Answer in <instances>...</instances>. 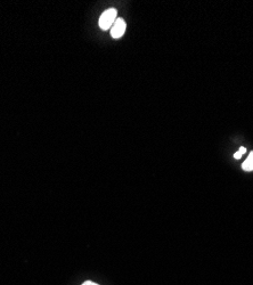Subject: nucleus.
Returning <instances> with one entry per match:
<instances>
[{
	"instance_id": "6",
	"label": "nucleus",
	"mask_w": 253,
	"mask_h": 285,
	"mask_svg": "<svg viewBox=\"0 0 253 285\" xmlns=\"http://www.w3.org/2000/svg\"><path fill=\"white\" fill-rule=\"evenodd\" d=\"M241 155H242V154L240 153V152H236V153L234 154V158H235V159H240Z\"/></svg>"
},
{
	"instance_id": "3",
	"label": "nucleus",
	"mask_w": 253,
	"mask_h": 285,
	"mask_svg": "<svg viewBox=\"0 0 253 285\" xmlns=\"http://www.w3.org/2000/svg\"><path fill=\"white\" fill-rule=\"evenodd\" d=\"M242 169H243L244 171H253V152H251V153L249 154L247 160L243 162V164H242Z\"/></svg>"
},
{
	"instance_id": "1",
	"label": "nucleus",
	"mask_w": 253,
	"mask_h": 285,
	"mask_svg": "<svg viewBox=\"0 0 253 285\" xmlns=\"http://www.w3.org/2000/svg\"><path fill=\"white\" fill-rule=\"evenodd\" d=\"M117 10L114 8L107 9L102 14V16L99 18V27L102 30H109L110 28H112L115 20H117Z\"/></svg>"
},
{
	"instance_id": "5",
	"label": "nucleus",
	"mask_w": 253,
	"mask_h": 285,
	"mask_svg": "<svg viewBox=\"0 0 253 285\" xmlns=\"http://www.w3.org/2000/svg\"><path fill=\"white\" fill-rule=\"evenodd\" d=\"M239 152H240V153H241V154H244V153H245V152H247V150H245V147H243V146H242V147H240V151H239Z\"/></svg>"
},
{
	"instance_id": "2",
	"label": "nucleus",
	"mask_w": 253,
	"mask_h": 285,
	"mask_svg": "<svg viewBox=\"0 0 253 285\" xmlns=\"http://www.w3.org/2000/svg\"><path fill=\"white\" fill-rule=\"evenodd\" d=\"M126 31V22L122 20V18H117L114 22V24L111 28V36L114 39H119L124 36V33Z\"/></svg>"
},
{
	"instance_id": "4",
	"label": "nucleus",
	"mask_w": 253,
	"mask_h": 285,
	"mask_svg": "<svg viewBox=\"0 0 253 285\" xmlns=\"http://www.w3.org/2000/svg\"><path fill=\"white\" fill-rule=\"evenodd\" d=\"M81 285H99V284L92 282V281H85V282L83 283Z\"/></svg>"
}]
</instances>
